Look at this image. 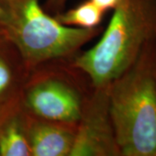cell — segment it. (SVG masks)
Segmentation results:
<instances>
[{"label": "cell", "instance_id": "cell-7", "mask_svg": "<svg viewBox=\"0 0 156 156\" xmlns=\"http://www.w3.org/2000/svg\"><path fill=\"white\" fill-rule=\"evenodd\" d=\"M29 73L14 44L7 38L0 41V108L20 99Z\"/></svg>", "mask_w": 156, "mask_h": 156}, {"label": "cell", "instance_id": "cell-13", "mask_svg": "<svg viewBox=\"0 0 156 156\" xmlns=\"http://www.w3.org/2000/svg\"><path fill=\"white\" fill-rule=\"evenodd\" d=\"M6 38H7V37H6L5 31V30H4V27L0 24V41H2V40H4V39Z\"/></svg>", "mask_w": 156, "mask_h": 156}, {"label": "cell", "instance_id": "cell-9", "mask_svg": "<svg viewBox=\"0 0 156 156\" xmlns=\"http://www.w3.org/2000/svg\"><path fill=\"white\" fill-rule=\"evenodd\" d=\"M104 14L105 12L91 0H85L75 8L54 15V17L57 22L66 26L92 29L100 25Z\"/></svg>", "mask_w": 156, "mask_h": 156}, {"label": "cell", "instance_id": "cell-12", "mask_svg": "<svg viewBox=\"0 0 156 156\" xmlns=\"http://www.w3.org/2000/svg\"><path fill=\"white\" fill-rule=\"evenodd\" d=\"M6 19V13L5 10V6H4V3L3 0H0V24L3 26L4 23L5 22Z\"/></svg>", "mask_w": 156, "mask_h": 156}, {"label": "cell", "instance_id": "cell-2", "mask_svg": "<svg viewBox=\"0 0 156 156\" xmlns=\"http://www.w3.org/2000/svg\"><path fill=\"white\" fill-rule=\"evenodd\" d=\"M101 39L71 56L94 87L110 83L156 40V0H120Z\"/></svg>", "mask_w": 156, "mask_h": 156}, {"label": "cell", "instance_id": "cell-8", "mask_svg": "<svg viewBox=\"0 0 156 156\" xmlns=\"http://www.w3.org/2000/svg\"><path fill=\"white\" fill-rule=\"evenodd\" d=\"M0 156H31L21 98L0 108Z\"/></svg>", "mask_w": 156, "mask_h": 156}, {"label": "cell", "instance_id": "cell-11", "mask_svg": "<svg viewBox=\"0 0 156 156\" xmlns=\"http://www.w3.org/2000/svg\"><path fill=\"white\" fill-rule=\"evenodd\" d=\"M95 5L99 7L101 11L107 12L109 10H114L120 0H91Z\"/></svg>", "mask_w": 156, "mask_h": 156}, {"label": "cell", "instance_id": "cell-10", "mask_svg": "<svg viewBox=\"0 0 156 156\" xmlns=\"http://www.w3.org/2000/svg\"><path fill=\"white\" fill-rule=\"evenodd\" d=\"M67 1L68 0H46L44 8L47 13L54 16L64 11Z\"/></svg>", "mask_w": 156, "mask_h": 156}, {"label": "cell", "instance_id": "cell-6", "mask_svg": "<svg viewBox=\"0 0 156 156\" xmlns=\"http://www.w3.org/2000/svg\"><path fill=\"white\" fill-rule=\"evenodd\" d=\"M77 124L36 117L25 112V128L31 156H69Z\"/></svg>", "mask_w": 156, "mask_h": 156}, {"label": "cell", "instance_id": "cell-4", "mask_svg": "<svg viewBox=\"0 0 156 156\" xmlns=\"http://www.w3.org/2000/svg\"><path fill=\"white\" fill-rule=\"evenodd\" d=\"M94 88L71 57L45 62L30 70L21 92L24 111L36 117L77 124Z\"/></svg>", "mask_w": 156, "mask_h": 156}, {"label": "cell", "instance_id": "cell-3", "mask_svg": "<svg viewBox=\"0 0 156 156\" xmlns=\"http://www.w3.org/2000/svg\"><path fill=\"white\" fill-rule=\"evenodd\" d=\"M6 13L3 27L30 70L45 62L71 57L100 35L92 29L61 24L45 11L40 0H3Z\"/></svg>", "mask_w": 156, "mask_h": 156}, {"label": "cell", "instance_id": "cell-5", "mask_svg": "<svg viewBox=\"0 0 156 156\" xmlns=\"http://www.w3.org/2000/svg\"><path fill=\"white\" fill-rule=\"evenodd\" d=\"M109 84L94 87L88 96L69 156H121L110 115Z\"/></svg>", "mask_w": 156, "mask_h": 156}, {"label": "cell", "instance_id": "cell-1", "mask_svg": "<svg viewBox=\"0 0 156 156\" xmlns=\"http://www.w3.org/2000/svg\"><path fill=\"white\" fill-rule=\"evenodd\" d=\"M121 156H156V40L109 84Z\"/></svg>", "mask_w": 156, "mask_h": 156}]
</instances>
